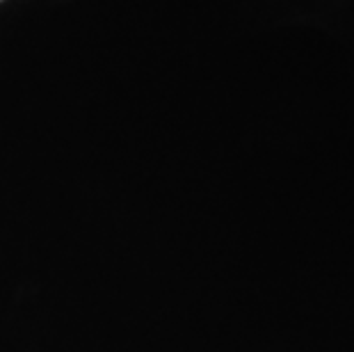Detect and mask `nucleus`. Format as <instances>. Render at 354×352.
Listing matches in <instances>:
<instances>
[]
</instances>
